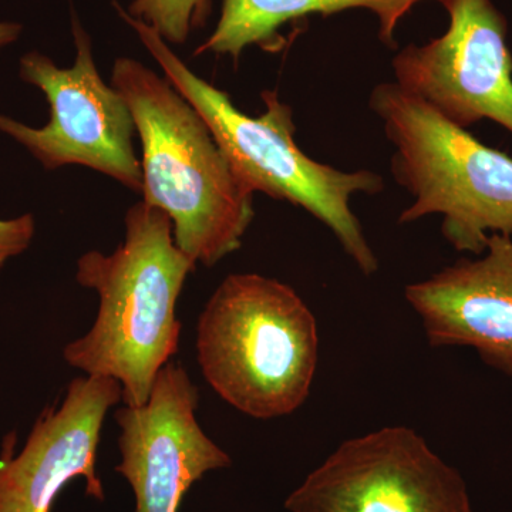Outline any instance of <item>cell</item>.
I'll use <instances>...</instances> for the list:
<instances>
[{"label":"cell","mask_w":512,"mask_h":512,"mask_svg":"<svg viewBox=\"0 0 512 512\" xmlns=\"http://www.w3.org/2000/svg\"><path fill=\"white\" fill-rule=\"evenodd\" d=\"M123 244L113 254L89 251L76 262V281L99 296V311L82 338L67 343V365L110 377L121 402L143 406L157 375L178 352V298L195 262L175 244L165 212L137 202L124 218Z\"/></svg>","instance_id":"6da1fadb"},{"label":"cell","mask_w":512,"mask_h":512,"mask_svg":"<svg viewBox=\"0 0 512 512\" xmlns=\"http://www.w3.org/2000/svg\"><path fill=\"white\" fill-rule=\"evenodd\" d=\"M111 86L140 138L143 201L173 221L177 247L214 266L238 251L254 220V192L239 180L210 127L177 90L138 60L119 57Z\"/></svg>","instance_id":"7a4b0ae2"},{"label":"cell","mask_w":512,"mask_h":512,"mask_svg":"<svg viewBox=\"0 0 512 512\" xmlns=\"http://www.w3.org/2000/svg\"><path fill=\"white\" fill-rule=\"evenodd\" d=\"M114 5L163 69L167 82L210 127L242 184L254 194L264 192L308 211L333 232L363 274H376L379 261L350 200L356 194H379L383 178L369 170L340 171L305 156L295 143L292 109L279 100L278 93L262 92L264 113L247 116L235 107L228 93L192 72L156 30L131 18L119 3Z\"/></svg>","instance_id":"3957f363"},{"label":"cell","mask_w":512,"mask_h":512,"mask_svg":"<svg viewBox=\"0 0 512 512\" xmlns=\"http://www.w3.org/2000/svg\"><path fill=\"white\" fill-rule=\"evenodd\" d=\"M202 376L224 402L259 420L288 416L311 393L318 323L291 286L232 274L215 289L197 326Z\"/></svg>","instance_id":"277c9868"},{"label":"cell","mask_w":512,"mask_h":512,"mask_svg":"<svg viewBox=\"0 0 512 512\" xmlns=\"http://www.w3.org/2000/svg\"><path fill=\"white\" fill-rule=\"evenodd\" d=\"M370 107L394 146V178L414 198L400 224L440 215L444 238L473 255L483 254L490 235L512 237L511 157L396 83L375 87Z\"/></svg>","instance_id":"5b68a950"},{"label":"cell","mask_w":512,"mask_h":512,"mask_svg":"<svg viewBox=\"0 0 512 512\" xmlns=\"http://www.w3.org/2000/svg\"><path fill=\"white\" fill-rule=\"evenodd\" d=\"M72 26L76 46L72 67H59L37 50L19 60L20 80L39 89L49 103L47 124L30 127L0 114V133L25 147L47 171L83 165L141 192L143 171L134 151L136 126L130 107L101 79L92 39L76 16Z\"/></svg>","instance_id":"8992f818"},{"label":"cell","mask_w":512,"mask_h":512,"mask_svg":"<svg viewBox=\"0 0 512 512\" xmlns=\"http://www.w3.org/2000/svg\"><path fill=\"white\" fill-rule=\"evenodd\" d=\"M289 512H474L463 476L404 426L343 441L286 498Z\"/></svg>","instance_id":"52a82bcc"},{"label":"cell","mask_w":512,"mask_h":512,"mask_svg":"<svg viewBox=\"0 0 512 512\" xmlns=\"http://www.w3.org/2000/svg\"><path fill=\"white\" fill-rule=\"evenodd\" d=\"M450 15L443 36L404 47L397 86L461 128L493 120L512 134V56L507 20L491 0H437Z\"/></svg>","instance_id":"ba28073f"},{"label":"cell","mask_w":512,"mask_h":512,"mask_svg":"<svg viewBox=\"0 0 512 512\" xmlns=\"http://www.w3.org/2000/svg\"><path fill=\"white\" fill-rule=\"evenodd\" d=\"M198 389L171 360L160 370L143 406L117 409L121 460L117 473L136 498V512H178L184 495L231 457L201 429Z\"/></svg>","instance_id":"9c48e42d"},{"label":"cell","mask_w":512,"mask_h":512,"mask_svg":"<svg viewBox=\"0 0 512 512\" xmlns=\"http://www.w3.org/2000/svg\"><path fill=\"white\" fill-rule=\"evenodd\" d=\"M121 402V386L110 377H77L60 406L37 419L19 454L15 441L0 458V512H50L56 498L76 478L86 494L104 501L96 474L101 429L111 407Z\"/></svg>","instance_id":"30bf717a"},{"label":"cell","mask_w":512,"mask_h":512,"mask_svg":"<svg viewBox=\"0 0 512 512\" xmlns=\"http://www.w3.org/2000/svg\"><path fill=\"white\" fill-rule=\"evenodd\" d=\"M406 301L433 346H470L512 376V238L490 235L480 258L463 259L407 286Z\"/></svg>","instance_id":"8fae6325"},{"label":"cell","mask_w":512,"mask_h":512,"mask_svg":"<svg viewBox=\"0 0 512 512\" xmlns=\"http://www.w3.org/2000/svg\"><path fill=\"white\" fill-rule=\"evenodd\" d=\"M349 9L372 10L380 22V39L394 46V30L406 15L399 0H224L220 22L214 33L197 50L228 55L237 62L248 46L269 52L284 46L279 29L311 15H333Z\"/></svg>","instance_id":"7c38bea8"},{"label":"cell","mask_w":512,"mask_h":512,"mask_svg":"<svg viewBox=\"0 0 512 512\" xmlns=\"http://www.w3.org/2000/svg\"><path fill=\"white\" fill-rule=\"evenodd\" d=\"M210 12V0H133L127 13L156 30L165 42L184 45L192 30L205 25Z\"/></svg>","instance_id":"4fadbf2b"},{"label":"cell","mask_w":512,"mask_h":512,"mask_svg":"<svg viewBox=\"0 0 512 512\" xmlns=\"http://www.w3.org/2000/svg\"><path fill=\"white\" fill-rule=\"evenodd\" d=\"M36 234V220L32 214L0 220V269L10 259L22 255L32 245Z\"/></svg>","instance_id":"5bb4252c"},{"label":"cell","mask_w":512,"mask_h":512,"mask_svg":"<svg viewBox=\"0 0 512 512\" xmlns=\"http://www.w3.org/2000/svg\"><path fill=\"white\" fill-rule=\"evenodd\" d=\"M23 26L16 22L0 20V52L6 47L13 45L22 35Z\"/></svg>","instance_id":"9a60e30c"},{"label":"cell","mask_w":512,"mask_h":512,"mask_svg":"<svg viewBox=\"0 0 512 512\" xmlns=\"http://www.w3.org/2000/svg\"><path fill=\"white\" fill-rule=\"evenodd\" d=\"M400 3L406 8L407 10L413 8L414 5H417V3L424 2V0H399Z\"/></svg>","instance_id":"2e32d148"}]
</instances>
